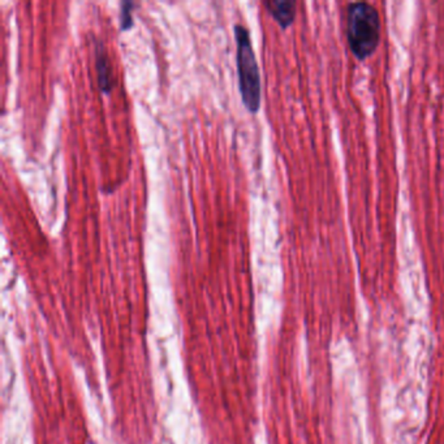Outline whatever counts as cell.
Wrapping results in <instances>:
<instances>
[{
    "label": "cell",
    "instance_id": "6da1fadb",
    "mask_svg": "<svg viewBox=\"0 0 444 444\" xmlns=\"http://www.w3.org/2000/svg\"><path fill=\"white\" fill-rule=\"evenodd\" d=\"M233 30H235V39H236V64H237V75H239V89L242 94V103L248 111L255 114L261 106L259 67L254 54L249 30L242 24H236Z\"/></svg>",
    "mask_w": 444,
    "mask_h": 444
},
{
    "label": "cell",
    "instance_id": "7a4b0ae2",
    "mask_svg": "<svg viewBox=\"0 0 444 444\" xmlns=\"http://www.w3.org/2000/svg\"><path fill=\"white\" fill-rule=\"evenodd\" d=\"M348 40L358 59H366L378 47L381 21L378 11L369 3H352L348 7Z\"/></svg>",
    "mask_w": 444,
    "mask_h": 444
},
{
    "label": "cell",
    "instance_id": "3957f363",
    "mask_svg": "<svg viewBox=\"0 0 444 444\" xmlns=\"http://www.w3.org/2000/svg\"><path fill=\"white\" fill-rule=\"evenodd\" d=\"M95 67L100 89L106 94H110L114 88V75L108 54L102 40H98L95 46Z\"/></svg>",
    "mask_w": 444,
    "mask_h": 444
},
{
    "label": "cell",
    "instance_id": "277c9868",
    "mask_svg": "<svg viewBox=\"0 0 444 444\" xmlns=\"http://www.w3.org/2000/svg\"><path fill=\"white\" fill-rule=\"evenodd\" d=\"M265 7L281 27H288L296 17V3L291 0H266Z\"/></svg>",
    "mask_w": 444,
    "mask_h": 444
},
{
    "label": "cell",
    "instance_id": "5b68a950",
    "mask_svg": "<svg viewBox=\"0 0 444 444\" xmlns=\"http://www.w3.org/2000/svg\"><path fill=\"white\" fill-rule=\"evenodd\" d=\"M136 8V3L130 0H124L120 3V27L121 30H128L133 26L132 12Z\"/></svg>",
    "mask_w": 444,
    "mask_h": 444
}]
</instances>
